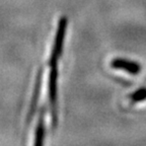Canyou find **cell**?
Returning a JSON list of instances; mask_svg holds the SVG:
<instances>
[{
	"label": "cell",
	"mask_w": 146,
	"mask_h": 146,
	"mask_svg": "<svg viewBox=\"0 0 146 146\" xmlns=\"http://www.w3.org/2000/svg\"><path fill=\"white\" fill-rule=\"evenodd\" d=\"M67 19L62 17L59 21L57 34L55 36L53 45L52 54L50 59V74H49V98H50L51 109L53 115L56 113V104H57V78H58V60L62 53L64 38L66 34Z\"/></svg>",
	"instance_id": "cell-1"
},
{
	"label": "cell",
	"mask_w": 146,
	"mask_h": 146,
	"mask_svg": "<svg viewBox=\"0 0 146 146\" xmlns=\"http://www.w3.org/2000/svg\"><path fill=\"white\" fill-rule=\"evenodd\" d=\"M111 66L115 69L124 70L130 74H138L141 70L140 64L131 60L124 59V58H116L111 62Z\"/></svg>",
	"instance_id": "cell-2"
},
{
	"label": "cell",
	"mask_w": 146,
	"mask_h": 146,
	"mask_svg": "<svg viewBox=\"0 0 146 146\" xmlns=\"http://www.w3.org/2000/svg\"><path fill=\"white\" fill-rule=\"evenodd\" d=\"M132 100L135 102H140V100H143L146 98V88H141L139 90L135 91L134 94H132Z\"/></svg>",
	"instance_id": "cell-3"
}]
</instances>
